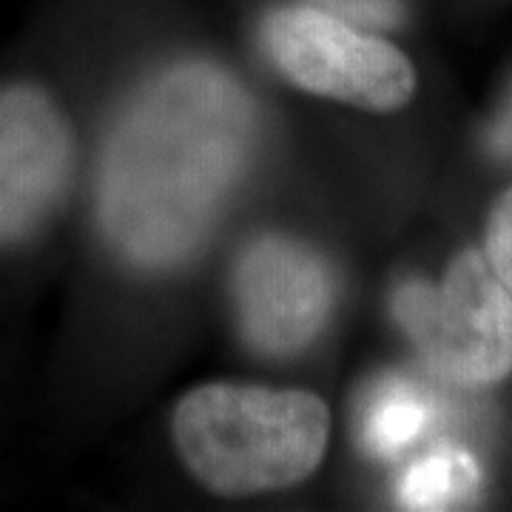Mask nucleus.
<instances>
[{
  "instance_id": "nucleus-2",
  "label": "nucleus",
  "mask_w": 512,
  "mask_h": 512,
  "mask_svg": "<svg viewBox=\"0 0 512 512\" xmlns=\"http://www.w3.org/2000/svg\"><path fill=\"white\" fill-rule=\"evenodd\" d=\"M328 430V407L316 396L254 384H205L174 413L185 464L220 495L268 493L308 478Z\"/></svg>"
},
{
  "instance_id": "nucleus-4",
  "label": "nucleus",
  "mask_w": 512,
  "mask_h": 512,
  "mask_svg": "<svg viewBox=\"0 0 512 512\" xmlns=\"http://www.w3.org/2000/svg\"><path fill=\"white\" fill-rule=\"evenodd\" d=\"M265 43L293 83L362 109H399L416 89L413 66L399 49L333 12L282 9L268 20Z\"/></svg>"
},
{
  "instance_id": "nucleus-8",
  "label": "nucleus",
  "mask_w": 512,
  "mask_h": 512,
  "mask_svg": "<svg viewBox=\"0 0 512 512\" xmlns=\"http://www.w3.org/2000/svg\"><path fill=\"white\" fill-rule=\"evenodd\" d=\"M481 470L461 447H441L410 464L399 484V501L407 510H453L478 495Z\"/></svg>"
},
{
  "instance_id": "nucleus-7",
  "label": "nucleus",
  "mask_w": 512,
  "mask_h": 512,
  "mask_svg": "<svg viewBox=\"0 0 512 512\" xmlns=\"http://www.w3.org/2000/svg\"><path fill=\"white\" fill-rule=\"evenodd\" d=\"M436 421V404L419 384L387 376L367 393L359 433L370 456L399 458Z\"/></svg>"
},
{
  "instance_id": "nucleus-3",
  "label": "nucleus",
  "mask_w": 512,
  "mask_h": 512,
  "mask_svg": "<svg viewBox=\"0 0 512 512\" xmlns=\"http://www.w3.org/2000/svg\"><path fill=\"white\" fill-rule=\"evenodd\" d=\"M393 313L444 382L487 387L512 370V296L487 254L453 259L439 285L407 282Z\"/></svg>"
},
{
  "instance_id": "nucleus-5",
  "label": "nucleus",
  "mask_w": 512,
  "mask_h": 512,
  "mask_svg": "<svg viewBox=\"0 0 512 512\" xmlns=\"http://www.w3.org/2000/svg\"><path fill=\"white\" fill-rule=\"evenodd\" d=\"M234 293L248 342L271 356H291L328 322L333 276L311 248L265 237L239 259Z\"/></svg>"
},
{
  "instance_id": "nucleus-6",
  "label": "nucleus",
  "mask_w": 512,
  "mask_h": 512,
  "mask_svg": "<svg viewBox=\"0 0 512 512\" xmlns=\"http://www.w3.org/2000/svg\"><path fill=\"white\" fill-rule=\"evenodd\" d=\"M72 137L60 111L35 89L0 92V242L32 234L63 197Z\"/></svg>"
},
{
  "instance_id": "nucleus-11",
  "label": "nucleus",
  "mask_w": 512,
  "mask_h": 512,
  "mask_svg": "<svg viewBox=\"0 0 512 512\" xmlns=\"http://www.w3.org/2000/svg\"><path fill=\"white\" fill-rule=\"evenodd\" d=\"M493 146L498 154L504 157H512V97L507 100V106L501 111L498 123L493 128Z\"/></svg>"
},
{
  "instance_id": "nucleus-1",
  "label": "nucleus",
  "mask_w": 512,
  "mask_h": 512,
  "mask_svg": "<svg viewBox=\"0 0 512 512\" xmlns=\"http://www.w3.org/2000/svg\"><path fill=\"white\" fill-rule=\"evenodd\" d=\"M254 143L251 100L228 74L180 66L151 80L114 126L100 217L120 254L165 268L191 254Z\"/></svg>"
},
{
  "instance_id": "nucleus-9",
  "label": "nucleus",
  "mask_w": 512,
  "mask_h": 512,
  "mask_svg": "<svg viewBox=\"0 0 512 512\" xmlns=\"http://www.w3.org/2000/svg\"><path fill=\"white\" fill-rule=\"evenodd\" d=\"M487 259L512 296V188L495 202L487 225Z\"/></svg>"
},
{
  "instance_id": "nucleus-10",
  "label": "nucleus",
  "mask_w": 512,
  "mask_h": 512,
  "mask_svg": "<svg viewBox=\"0 0 512 512\" xmlns=\"http://www.w3.org/2000/svg\"><path fill=\"white\" fill-rule=\"evenodd\" d=\"M339 18L367 26H396L402 18V0H316Z\"/></svg>"
}]
</instances>
